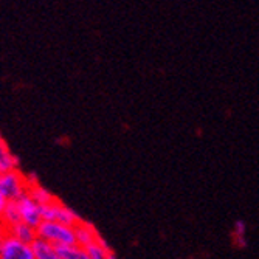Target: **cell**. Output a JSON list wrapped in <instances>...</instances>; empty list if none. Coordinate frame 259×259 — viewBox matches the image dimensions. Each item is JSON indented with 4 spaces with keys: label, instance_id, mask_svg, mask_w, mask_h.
<instances>
[{
    "label": "cell",
    "instance_id": "obj_17",
    "mask_svg": "<svg viewBox=\"0 0 259 259\" xmlns=\"http://www.w3.org/2000/svg\"><path fill=\"white\" fill-rule=\"evenodd\" d=\"M0 138H2V137H0Z\"/></svg>",
    "mask_w": 259,
    "mask_h": 259
},
{
    "label": "cell",
    "instance_id": "obj_14",
    "mask_svg": "<svg viewBox=\"0 0 259 259\" xmlns=\"http://www.w3.org/2000/svg\"><path fill=\"white\" fill-rule=\"evenodd\" d=\"M64 259H90L85 248L79 245H70V247H61L59 248Z\"/></svg>",
    "mask_w": 259,
    "mask_h": 259
},
{
    "label": "cell",
    "instance_id": "obj_5",
    "mask_svg": "<svg viewBox=\"0 0 259 259\" xmlns=\"http://www.w3.org/2000/svg\"><path fill=\"white\" fill-rule=\"evenodd\" d=\"M19 214H20V221L23 224H27L33 228H37L42 224V216H40V206L27 194L22 199H19L16 202Z\"/></svg>",
    "mask_w": 259,
    "mask_h": 259
},
{
    "label": "cell",
    "instance_id": "obj_12",
    "mask_svg": "<svg viewBox=\"0 0 259 259\" xmlns=\"http://www.w3.org/2000/svg\"><path fill=\"white\" fill-rule=\"evenodd\" d=\"M85 251L90 259H107V254L112 251V248H110L109 242L100 236L97 242H93L85 247Z\"/></svg>",
    "mask_w": 259,
    "mask_h": 259
},
{
    "label": "cell",
    "instance_id": "obj_11",
    "mask_svg": "<svg viewBox=\"0 0 259 259\" xmlns=\"http://www.w3.org/2000/svg\"><path fill=\"white\" fill-rule=\"evenodd\" d=\"M28 196L39 205V206H44V205H49V203H53L55 200H58L47 188H44L42 185L36 183V185H31L28 188Z\"/></svg>",
    "mask_w": 259,
    "mask_h": 259
},
{
    "label": "cell",
    "instance_id": "obj_16",
    "mask_svg": "<svg viewBox=\"0 0 259 259\" xmlns=\"http://www.w3.org/2000/svg\"><path fill=\"white\" fill-rule=\"evenodd\" d=\"M107 259H120V257H118V256H116V254H115L113 251H110V253L107 254Z\"/></svg>",
    "mask_w": 259,
    "mask_h": 259
},
{
    "label": "cell",
    "instance_id": "obj_9",
    "mask_svg": "<svg viewBox=\"0 0 259 259\" xmlns=\"http://www.w3.org/2000/svg\"><path fill=\"white\" fill-rule=\"evenodd\" d=\"M31 247H33L36 259H64L58 247L45 242L42 239H36Z\"/></svg>",
    "mask_w": 259,
    "mask_h": 259
},
{
    "label": "cell",
    "instance_id": "obj_15",
    "mask_svg": "<svg viewBox=\"0 0 259 259\" xmlns=\"http://www.w3.org/2000/svg\"><path fill=\"white\" fill-rule=\"evenodd\" d=\"M7 205H8L7 199L4 197V194H2V193H0V218H2V214H4V211H5Z\"/></svg>",
    "mask_w": 259,
    "mask_h": 259
},
{
    "label": "cell",
    "instance_id": "obj_7",
    "mask_svg": "<svg viewBox=\"0 0 259 259\" xmlns=\"http://www.w3.org/2000/svg\"><path fill=\"white\" fill-rule=\"evenodd\" d=\"M19 169V158L10 149V146L0 138V174Z\"/></svg>",
    "mask_w": 259,
    "mask_h": 259
},
{
    "label": "cell",
    "instance_id": "obj_2",
    "mask_svg": "<svg viewBox=\"0 0 259 259\" xmlns=\"http://www.w3.org/2000/svg\"><path fill=\"white\" fill-rule=\"evenodd\" d=\"M28 180L20 169L0 174V193L4 194L7 202H17L28 194Z\"/></svg>",
    "mask_w": 259,
    "mask_h": 259
},
{
    "label": "cell",
    "instance_id": "obj_4",
    "mask_svg": "<svg viewBox=\"0 0 259 259\" xmlns=\"http://www.w3.org/2000/svg\"><path fill=\"white\" fill-rule=\"evenodd\" d=\"M0 259H36L33 247L30 244L20 242L11 234H5L0 242Z\"/></svg>",
    "mask_w": 259,
    "mask_h": 259
},
{
    "label": "cell",
    "instance_id": "obj_1",
    "mask_svg": "<svg viewBox=\"0 0 259 259\" xmlns=\"http://www.w3.org/2000/svg\"><path fill=\"white\" fill-rule=\"evenodd\" d=\"M37 239H42L58 248L76 245L75 227H68L55 221H42V224L36 228Z\"/></svg>",
    "mask_w": 259,
    "mask_h": 259
},
{
    "label": "cell",
    "instance_id": "obj_13",
    "mask_svg": "<svg viewBox=\"0 0 259 259\" xmlns=\"http://www.w3.org/2000/svg\"><path fill=\"white\" fill-rule=\"evenodd\" d=\"M19 222H22V221H20V214H19L16 202H8L2 218H0V225H2L4 228H10Z\"/></svg>",
    "mask_w": 259,
    "mask_h": 259
},
{
    "label": "cell",
    "instance_id": "obj_10",
    "mask_svg": "<svg viewBox=\"0 0 259 259\" xmlns=\"http://www.w3.org/2000/svg\"><path fill=\"white\" fill-rule=\"evenodd\" d=\"M247 230H248V225H247V222L244 219L234 221L231 238H233V245L236 248H247V245H248Z\"/></svg>",
    "mask_w": 259,
    "mask_h": 259
},
{
    "label": "cell",
    "instance_id": "obj_6",
    "mask_svg": "<svg viewBox=\"0 0 259 259\" xmlns=\"http://www.w3.org/2000/svg\"><path fill=\"white\" fill-rule=\"evenodd\" d=\"M75 236H76V245L79 247H87L93 242H97L100 238V233L92 224L82 221L75 227Z\"/></svg>",
    "mask_w": 259,
    "mask_h": 259
},
{
    "label": "cell",
    "instance_id": "obj_3",
    "mask_svg": "<svg viewBox=\"0 0 259 259\" xmlns=\"http://www.w3.org/2000/svg\"><path fill=\"white\" fill-rule=\"evenodd\" d=\"M40 216L42 221H55L68 227H76L79 222H82V218L76 211L62 203L61 200H55L53 203L40 206Z\"/></svg>",
    "mask_w": 259,
    "mask_h": 259
},
{
    "label": "cell",
    "instance_id": "obj_8",
    "mask_svg": "<svg viewBox=\"0 0 259 259\" xmlns=\"http://www.w3.org/2000/svg\"><path fill=\"white\" fill-rule=\"evenodd\" d=\"M8 234H11L13 238H16L17 241L20 242H25V244H30L33 245V242L37 239V231L36 228L27 225V224H23V222H19L10 228H5Z\"/></svg>",
    "mask_w": 259,
    "mask_h": 259
}]
</instances>
